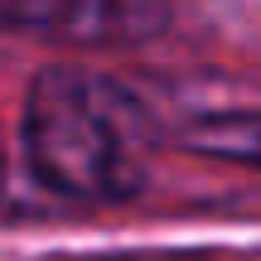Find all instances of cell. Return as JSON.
Masks as SVG:
<instances>
[{
    "label": "cell",
    "instance_id": "cell-3",
    "mask_svg": "<svg viewBox=\"0 0 261 261\" xmlns=\"http://www.w3.org/2000/svg\"><path fill=\"white\" fill-rule=\"evenodd\" d=\"M194 145L208 150V155L261 165V116H218V121H203L194 130Z\"/></svg>",
    "mask_w": 261,
    "mask_h": 261
},
{
    "label": "cell",
    "instance_id": "cell-4",
    "mask_svg": "<svg viewBox=\"0 0 261 261\" xmlns=\"http://www.w3.org/2000/svg\"><path fill=\"white\" fill-rule=\"evenodd\" d=\"M83 261H218L208 252H126V256H83Z\"/></svg>",
    "mask_w": 261,
    "mask_h": 261
},
{
    "label": "cell",
    "instance_id": "cell-1",
    "mask_svg": "<svg viewBox=\"0 0 261 261\" xmlns=\"http://www.w3.org/2000/svg\"><path fill=\"white\" fill-rule=\"evenodd\" d=\"M150 116L126 87L54 68L29 87L24 155L48 189L73 198H126L145 179Z\"/></svg>",
    "mask_w": 261,
    "mask_h": 261
},
{
    "label": "cell",
    "instance_id": "cell-2",
    "mask_svg": "<svg viewBox=\"0 0 261 261\" xmlns=\"http://www.w3.org/2000/svg\"><path fill=\"white\" fill-rule=\"evenodd\" d=\"M169 0H0V29L63 44H136L165 29Z\"/></svg>",
    "mask_w": 261,
    "mask_h": 261
}]
</instances>
